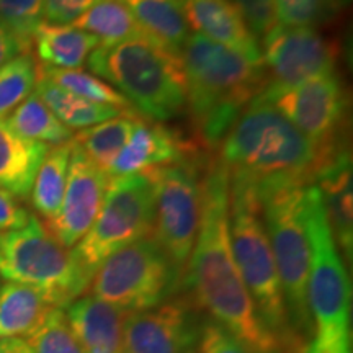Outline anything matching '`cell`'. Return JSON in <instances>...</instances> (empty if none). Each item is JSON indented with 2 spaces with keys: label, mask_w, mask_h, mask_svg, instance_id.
<instances>
[{
  "label": "cell",
  "mask_w": 353,
  "mask_h": 353,
  "mask_svg": "<svg viewBox=\"0 0 353 353\" xmlns=\"http://www.w3.org/2000/svg\"><path fill=\"white\" fill-rule=\"evenodd\" d=\"M231 179L219 157H211L203 182V213L182 286L210 319L223 325L250 353H285L276 335L260 319L234 260L229 236Z\"/></svg>",
  "instance_id": "obj_1"
},
{
  "label": "cell",
  "mask_w": 353,
  "mask_h": 353,
  "mask_svg": "<svg viewBox=\"0 0 353 353\" xmlns=\"http://www.w3.org/2000/svg\"><path fill=\"white\" fill-rule=\"evenodd\" d=\"M187 110L203 148L214 151L267 83L262 63L190 34L182 48Z\"/></svg>",
  "instance_id": "obj_2"
},
{
  "label": "cell",
  "mask_w": 353,
  "mask_h": 353,
  "mask_svg": "<svg viewBox=\"0 0 353 353\" xmlns=\"http://www.w3.org/2000/svg\"><path fill=\"white\" fill-rule=\"evenodd\" d=\"M88 69L120 92L145 120L164 123L187 108L182 56L143 37L100 46L87 59Z\"/></svg>",
  "instance_id": "obj_3"
},
{
  "label": "cell",
  "mask_w": 353,
  "mask_h": 353,
  "mask_svg": "<svg viewBox=\"0 0 353 353\" xmlns=\"http://www.w3.org/2000/svg\"><path fill=\"white\" fill-rule=\"evenodd\" d=\"M219 161L231 176L255 183L278 176L312 182L319 151L270 103L255 97L219 144Z\"/></svg>",
  "instance_id": "obj_4"
},
{
  "label": "cell",
  "mask_w": 353,
  "mask_h": 353,
  "mask_svg": "<svg viewBox=\"0 0 353 353\" xmlns=\"http://www.w3.org/2000/svg\"><path fill=\"white\" fill-rule=\"evenodd\" d=\"M306 224L311 250L307 306L312 330L303 353H353L350 278L314 183L306 188Z\"/></svg>",
  "instance_id": "obj_5"
},
{
  "label": "cell",
  "mask_w": 353,
  "mask_h": 353,
  "mask_svg": "<svg viewBox=\"0 0 353 353\" xmlns=\"http://www.w3.org/2000/svg\"><path fill=\"white\" fill-rule=\"evenodd\" d=\"M309 183L312 182L294 176H278L257 183L260 211L283 290L288 321L299 342H309L312 330L307 306L311 259L306 224Z\"/></svg>",
  "instance_id": "obj_6"
},
{
  "label": "cell",
  "mask_w": 353,
  "mask_h": 353,
  "mask_svg": "<svg viewBox=\"0 0 353 353\" xmlns=\"http://www.w3.org/2000/svg\"><path fill=\"white\" fill-rule=\"evenodd\" d=\"M229 236L242 281L257 307L260 319L276 335L283 348L294 345L296 353H303V347L294 337L288 321L283 290L260 211L257 183L242 176L229 175Z\"/></svg>",
  "instance_id": "obj_7"
},
{
  "label": "cell",
  "mask_w": 353,
  "mask_h": 353,
  "mask_svg": "<svg viewBox=\"0 0 353 353\" xmlns=\"http://www.w3.org/2000/svg\"><path fill=\"white\" fill-rule=\"evenodd\" d=\"M0 278L37 288L54 307H68L92 281L72 249L61 245L34 214L25 228L2 236Z\"/></svg>",
  "instance_id": "obj_8"
},
{
  "label": "cell",
  "mask_w": 353,
  "mask_h": 353,
  "mask_svg": "<svg viewBox=\"0 0 353 353\" xmlns=\"http://www.w3.org/2000/svg\"><path fill=\"white\" fill-rule=\"evenodd\" d=\"M183 273L152 236L132 242L100 265L90 294L126 312L144 311L174 298Z\"/></svg>",
  "instance_id": "obj_9"
},
{
  "label": "cell",
  "mask_w": 353,
  "mask_h": 353,
  "mask_svg": "<svg viewBox=\"0 0 353 353\" xmlns=\"http://www.w3.org/2000/svg\"><path fill=\"white\" fill-rule=\"evenodd\" d=\"M156 218V193L148 174L110 180L99 216L88 232L72 247L74 257L94 278L110 255L152 236Z\"/></svg>",
  "instance_id": "obj_10"
},
{
  "label": "cell",
  "mask_w": 353,
  "mask_h": 353,
  "mask_svg": "<svg viewBox=\"0 0 353 353\" xmlns=\"http://www.w3.org/2000/svg\"><path fill=\"white\" fill-rule=\"evenodd\" d=\"M211 157L183 159L145 172L156 193L152 237L185 275L203 213V182Z\"/></svg>",
  "instance_id": "obj_11"
},
{
  "label": "cell",
  "mask_w": 353,
  "mask_h": 353,
  "mask_svg": "<svg viewBox=\"0 0 353 353\" xmlns=\"http://www.w3.org/2000/svg\"><path fill=\"white\" fill-rule=\"evenodd\" d=\"M257 97L298 128L319 152L347 139L348 95L335 70L290 87L265 83Z\"/></svg>",
  "instance_id": "obj_12"
},
{
  "label": "cell",
  "mask_w": 353,
  "mask_h": 353,
  "mask_svg": "<svg viewBox=\"0 0 353 353\" xmlns=\"http://www.w3.org/2000/svg\"><path fill=\"white\" fill-rule=\"evenodd\" d=\"M267 85L290 87L334 72L337 48L311 26L273 25L262 37Z\"/></svg>",
  "instance_id": "obj_13"
},
{
  "label": "cell",
  "mask_w": 353,
  "mask_h": 353,
  "mask_svg": "<svg viewBox=\"0 0 353 353\" xmlns=\"http://www.w3.org/2000/svg\"><path fill=\"white\" fill-rule=\"evenodd\" d=\"M201 325L190 298H170L151 309L128 312L121 353H198Z\"/></svg>",
  "instance_id": "obj_14"
},
{
  "label": "cell",
  "mask_w": 353,
  "mask_h": 353,
  "mask_svg": "<svg viewBox=\"0 0 353 353\" xmlns=\"http://www.w3.org/2000/svg\"><path fill=\"white\" fill-rule=\"evenodd\" d=\"M110 180L72 141L63 203L56 218L44 226L65 249H72L92 228L103 205Z\"/></svg>",
  "instance_id": "obj_15"
},
{
  "label": "cell",
  "mask_w": 353,
  "mask_h": 353,
  "mask_svg": "<svg viewBox=\"0 0 353 353\" xmlns=\"http://www.w3.org/2000/svg\"><path fill=\"white\" fill-rule=\"evenodd\" d=\"M203 154V145L180 134L162 123L136 117L132 132L114 159L110 179L144 174L157 167L174 164Z\"/></svg>",
  "instance_id": "obj_16"
},
{
  "label": "cell",
  "mask_w": 353,
  "mask_h": 353,
  "mask_svg": "<svg viewBox=\"0 0 353 353\" xmlns=\"http://www.w3.org/2000/svg\"><path fill=\"white\" fill-rule=\"evenodd\" d=\"M352 152L348 141L319 154L312 183L321 192L330 231L342 257H353V187Z\"/></svg>",
  "instance_id": "obj_17"
},
{
  "label": "cell",
  "mask_w": 353,
  "mask_h": 353,
  "mask_svg": "<svg viewBox=\"0 0 353 353\" xmlns=\"http://www.w3.org/2000/svg\"><path fill=\"white\" fill-rule=\"evenodd\" d=\"M188 26L211 41L262 63L259 39L231 0H180Z\"/></svg>",
  "instance_id": "obj_18"
},
{
  "label": "cell",
  "mask_w": 353,
  "mask_h": 353,
  "mask_svg": "<svg viewBox=\"0 0 353 353\" xmlns=\"http://www.w3.org/2000/svg\"><path fill=\"white\" fill-rule=\"evenodd\" d=\"M64 311L83 353H121L126 311L92 294H82Z\"/></svg>",
  "instance_id": "obj_19"
},
{
  "label": "cell",
  "mask_w": 353,
  "mask_h": 353,
  "mask_svg": "<svg viewBox=\"0 0 353 353\" xmlns=\"http://www.w3.org/2000/svg\"><path fill=\"white\" fill-rule=\"evenodd\" d=\"M50 145L28 141L0 120V188L26 200Z\"/></svg>",
  "instance_id": "obj_20"
},
{
  "label": "cell",
  "mask_w": 353,
  "mask_h": 353,
  "mask_svg": "<svg viewBox=\"0 0 353 353\" xmlns=\"http://www.w3.org/2000/svg\"><path fill=\"white\" fill-rule=\"evenodd\" d=\"M38 64L54 69H81L92 51L100 46L94 34L72 25L43 23L33 34Z\"/></svg>",
  "instance_id": "obj_21"
},
{
  "label": "cell",
  "mask_w": 353,
  "mask_h": 353,
  "mask_svg": "<svg viewBox=\"0 0 353 353\" xmlns=\"http://www.w3.org/2000/svg\"><path fill=\"white\" fill-rule=\"evenodd\" d=\"M54 307L37 288L15 281L0 286V341L25 339Z\"/></svg>",
  "instance_id": "obj_22"
},
{
  "label": "cell",
  "mask_w": 353,
  "mask_h": 353,
  "mask_svg": "<svg viewBox=\"0 0 353 353\" xmlns=\"http://www.w3.org/2000/svg\"><path fill=\"white\" fill-rule=\"evenodd\" d=\"M143 32L180 54L190 37L180 0H121Z\"/></svg>",
  "instance_id": "obj_23"
},
{
  "label": "cell",
  "mask_w": 353,
  "mask_h": 353,
  "mask_svg": "<svg viewBox=\"0 0 353 353\" xmlns=\"http://www.w3.org/2000/svg\"><path fill=\"white\" fill-rule=\"evenodd\" d=\"M34 94H37L44 105L54 113V117L68 126L70 131L72 130H85V128L100 125V123L112 120L114 117H120L123 113H136V112H125L117 107H110V105L94 103L88 101L82 97H77L64 88L57 87L46 79L38 76L37 87H34Z\"/></svg>",
  "instance_id": "obj_24"
},
{
  "label": "cell",
  "mask_w": 353,
  "mask_h": 353,
  "mask_svg": "<svg viewBox=\"0 0 353 353\" xmlns=\"http://www.w3.org/2000/svg\"><path fill=\"white\" fill-rule=\"evenodd\" d=\"M70 156H72V141L61 145H52L48 149L34 176L32 193H30L32 205L46 223L54 219L59 213L65 183H68Z\"/></svg>",
  "instance_id": "obj_25"
},
{
  "label": "cell",
  "mask_w": 353,
  "mask_h": 353,
  "mask_svg": "<svg viewBox=\"0 0 353 353\" xmlns=\"http://www.w3.org/2000/svg\"><path fill=\"white\" fill-rule=\"evenodd\" d=\"M72 26L94 34L101 46L148 37L121 0H99Z\"/></svg>",
  "instance_id": "obj_26"
},
{
  "label": "cell",
  "mask_w": 353,
  "mask_h": 353,
  "mask_svg": "<svg viewBox=\"0 0 353 353\" xmlns=\"http://www.w3.org/2000/svg\"><path fill=\"white\" fill-rule=\"evenodd\" d=\"M134 121L136 113H123L100 125L79 131L72 141L100 170L108 175L114 159L130 139Z\"/></svg>",
  "instance_id": "obj_27"
},
{
  "label": "cell",
  "mask_w": 353,
  "mask_h": 353,
  "mask_svg": "<svg viewBox=\"0 0 353 353\" xmlns=\"http://www.w3.org/2000/svg\"><path fill=\"white\" fill-rule=\"evenodd\" d=\"M6 123L21 138L50 148L70 143L74 138L72 131L57 120L34 92L8 114Z\"/></svg>",
  "instance_id": "obj_28"
},
{
  "label": "cell",
  "mask_w": 353,
  "mask_h": 353,
  "mask_svg": "<svg viewBox=\"0 0 353 353\" xmlns=\"http://www.w3.org/2000/svg\"><path fill=\"white\" fill-rule=\"evenodd\" d=\"M38 76L56 83L57 87L64 88L70 94L94 101V103L110 105V107H117L125 112H134L130 101L120 92L114 90L110 83L101 81L94 74L85 72L82 69H54L38 64Z\"/></svg>",
  "instance_id": "obj_29"
},
{
  "label": "cell",
  "mask_w": 353,
  "mask_h": 353,
  "mask_svg": "<svg viewBox=\"0 0 353 353\" xmlns=\"http://www.w3.org/2000/svg\"><path fill=\"white\" fill-rule=\"evenodd\" d=\"M37 82L38 61L32 52H21L0 68V120L33 94Z\"/></svg>",
  "instance_id": "obj_30"
},
{
  "label": "cell",
  "mask_w": 353,
  "mask_h": 353,
  "mask_svg": "<svg viewBox=\"0 0 353 353\" xmlns=\"http://www.w3.org/2000/svg\"><path fill=\"white\" fill-rule=\"evenodd\" d=\"M23 341L33 353H83L70 329L64 307H52L41 324Z\"/></svg>",
  "instance_id": "obj_31"
},
{
  "label": "cell",
  "mask_w": 353,
  "mask_h": 353,
  "mask_svg": "<svg viewBox=\"0 0 353 353\" xmlns=\"http://www.w3.org/2000/svg\"><path fill=\"white\" fill-rule=\"evenodd\" d=\"M341 7V0H275V21L285 26L316 28L332 19Z\"/></svg>",
  "instance_id": "obj_32"
},
{
  "label": "cell",
  "mask_w": 353,
  "mask_h": 353,
  "mask_svg": "<svg viewBox=\"0 0 353 353\" xmlns=\"http://www.w3.org/2000/svg\"><path fill=\"white\" fill-rule=\"evenodd\" d=\"M44 0H0V21L19 37L28 50L33 34L43 23Z\"/></svg>",
  "instance_id": "obj_33"
},
{
  "label": "cell",
  "mask_w": 353,
  "mask_h": 353,
  "mask_svg": "<svg viewBox=\"0 0 353 353\" xmlns=\"http://www.w3.org/2000/svg\"><path fill=\"white\" fill-rule=\"evenodd\" d=\"M237 10L242 13L247 26L260 38L272 28L275 21V0H231Z\"/></svg>",
  "instance_id": "obj_34"
},
{
  "label": "cell",
  "mask_w": 353,
  "mask_h": 353,
  "mask_svg": "<svg viewBox=\"0 0 353 353\" xmlns=\"http://www.w3.org/2000/svg\"><path fill=\"white\" fill-rule=\"evenodd\" d=\"M198 353H250V350L223 325L208 319L201 325Z\"/></svg>",
  "instance_id": "obj_35"
},
{
  "label": "cell",
  "mask_w": 353,
  "mask_h": 353,
  "mask_svg": "<svg viewBox=\"0 0 353 353\" xmlns=\"http://www.w3.org/2000/svg\"><path fill=\"white\" fill-rule=\"evenodd\" d=\"M99 0H44L43 21L51 25H72Z\"/></svg>",
  "instance_id": "obj_36"
},
{
  "label": "cell",
  "mask_w": 353,
  "mask_h": 353,
  "mask_svg": "<svg viewBox=\"0 0 353 353\" xmlns=\"http://www.w3.org/2000/svg\"><path fill=\"white\" fill-rule=\"evenodd\" d=\"M30 216L32 214L28 213V210L23 208L12 193L0 188V232H10L25 228Z\"/></svg>",
  "instance_id": "obj_37"
},
{
  "label": "cell",
  "mask_w": 353,
  "mask_h": 353,
  "mask_svg": "<svg viewBox=\"0 0 353 353\" xmlns=\"http://www.w3.org/2000/svg\"><path fill=\"white\" fill-rule=\"evenodd\" d=\"M21 52H30L19 37L0 21V68Z\"/></svg>",
  "instance_id": "obj_38"
},
{
  "label": "cell",
  "mask_w": 353,
  "mask_h": 353,
  "mask_svg": "<svg viewBox=\"0 0 353 353\" xmlns=\"http://www.w3.org/2000/svg\"><path fill=\"white\" fill-rule=\"evenodd\" d=\"M12 353H33L23 339H6Z\"/></svg>",
  "instance_id": "obj_39"
},
{
  "label": "cell",
  "mask_w": 353,
  "mask_h": 353,
  "mask_svg": "<svg viewBox=\"0 0 353 353\" xmlns=\"http://www.w3.org/2000/svg\"><path fill=\"white\" fill-rule=\"evenodd\" d=\"M0 353H12L10 347H8L6 339H2V341H0Z\"/></svg>",
  "instance_id": "obj_40"
},
{
  "label": "cell",
  "mask_w": 353,
  "mask_h": 353,
  "mask_svg": "<svg viewBox=\"0 0 353 353\" xmlns=\"http://www.w3.org/2000/svg\"><path fill=\"white\" fill-rule=\"evenodd\" d=\"M341 3H342V7H343V6H347V3H350V0H341Z\"/></svg>",
  "instance_id": "obj_41"
},
{
  "label": "cell",
  "mask_w": 353,
  "mask_h": 353,
  "mask_svg": "<svg viewBox=\"0 0 353 353\" xmlns=\"http://www.w3.org/2000/svg\"><path fill=\"white\" fill-rule=\"evenodd\" d=\"M2 236H3V234H2V232H0V241H2Z\"/></svg>",
  "instance_id": "obj_42"
},
{
  "label": "cell",
  "mask_w": 353,
  "mask_h": 353,
  "mask_svg": "<svg viewBox=\"0 0 353 353\" xmlns=\"http://www.w3.org/2000/svg\"><path fill=\"white\" fill-rule=\"evenodd\" d=\"M0 286H2V278H0Z\"/></svg>",
  "instance_id": "obj_43"
}]
</instances>
